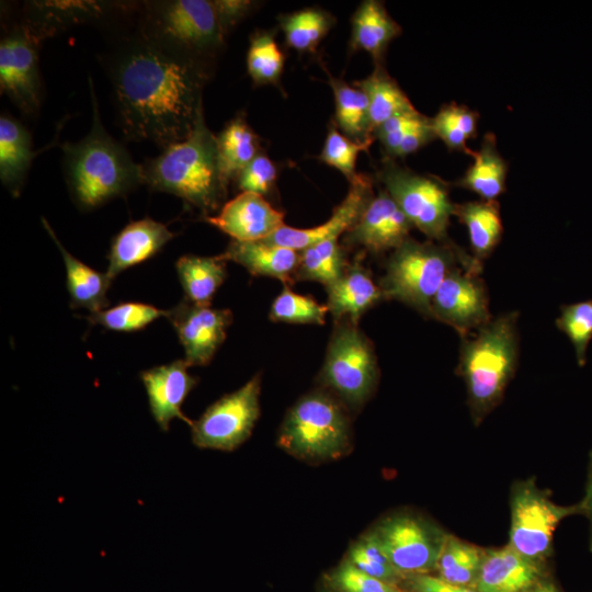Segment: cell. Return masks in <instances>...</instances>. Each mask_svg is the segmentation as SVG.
I'll list each match as a JSON object with an SVG mask.
<instances>
[{
  "label": "cell",
  "mask_w": 592,
  "mask_h": 592,
  "mask_svg": "<svg viewBox=\"0 0 592 592\" xmlns=\"http://www.w3.org/2000/svg\"><path fill=\"white\" fill-rule=\"evenodd\" d=\"M335 105V122L343 135L357 141H374L368 100L357 87H351L341 79L329 75Z\"/></svg>",
  "instance_id": "1f68e13d"
},
{
  "label": "cell",
  "mask_w": 592,
  "mask_h": 592,
  "mask_svg": "<svg viewBox=\"0 0 592 592\" xmlns=\"http://www.w3.org/2000/svg\"><path fill=\"white\" fill-rule=\"evenodd\" d=\"M348 266L343 248L338 239L312 244L299 251L296 281H316L326 287L338 281Z\"/></svg>",
  "instance_id": "e575fe53"
},
{
  "label": "cell",
  "mask_w": 592,
  "mask_h": 592,
  "mask_svg": "<svg viewBox=\"0 0 592 592\" xmlns=\"http://www.w3.org/2000/svg\"><path fill=\"white\" fill-rule=\"evenodd\" d=\"M130 7L129 3L121 2L29 1L25 2L21 22L41 43L78 24H109Z\"/></svg>",
  "instance_id": "2e32d148"
},
{
  "label": "cell",
  "mask_w": 592,
  "mask_h": 592,
  "mask_svg": "<svg viewBox=\"0 0 592 592\" xmlns=\"http://www.w3.org/2000/svg\"><path fill=\"white\" fill-rule=\"evenodd\" d=\"M218 163L224 185L228 189L231 180L259 155L258 135L248 125L242 115L226 124L216 136Z\"/></svg>",
  "instance_id": "4dcf8cb0"
},
{
  "label": "cell",
  "mask_w": 592,
  "mask_h": 592,
  "mask_svg": "<svg viewBox=\"0 0 592 592\" xmlns=\"http://www.w3.org/2000/svg\"><path fill=\"white\" fill-rule=\"evenodd\" d=\"M522 592H561V591L555 585V583L551 580L546 579L542 581L540 583Z\"/></svg>",
  "instance_id": "f907efd6"
},
{
  "label": "cell",
  "mask_w": 592,
  "mask_h": 592,
  "mask_svg": "<svg viewBox=\"0 0 592 592\" xmlns=\"http://www.w3.org/2000/svg\"><path fill=\"white\" fill-rule=\"evenodd\" d=\"M39 45L22 22L7 27L0 41L1 93L27 116H35L42 102Z\"/></svg>",
  "instance_id": "4fadbf2b"
},
{
  "label": "cell",
  "mask_w": 592,
  "mask_h": 592,
  "mask_svg": "<svg viewBox=\"0 0 592 592\" xmlns=\"http://www.w3.org/2000/svg\"><path fill=\"white\" fill-rule=\"evenodd\" d=\"M384 190L396 202L413 227L431 241L454 244L448 238L455 203L446 182L437 177L417 173L387 159L378 172Z\"/></svg>",
  "instance_id": "ba28073f"
},
{
  "label": "cell",
  "mask_w": 592,
  "mask_h": 592,
  "mask_svg": "<svg viewBox=\"0 0 592 592\" xmlns=\"http://www.w3.org/2000/svg\"><path fill=\"white\" fill-rule=\"evenodd\" d=\"M435 138L431 117L425 116L399 138L388 159L403 158L414 153Z\"/></svg>",
  "instance_id": "bcb514c9"
},
{
  "label": "cell",
  "mask_w": 592,
  "mask_h": 592,
  "mask_svg": "<svg viewBox=\"0 0 592 592\" xmlns=\"http://www.w3.org/2000/svg\"><path fill=\"white\" fill-rule=\"evenodd\" d=\"M579 503L582 511L581 515H584L590 523L589 546L590 550L592 551V451L589 454L585 492L584 497Z\"/></svg>",
  "instance_id": "681fc988"
},
{
  "label": "cell",
  "mask_w": 592,
  "mask_h": 592,
  "mask_svg": "<svg viewBox=\"0 0 592 592\" xmlns=\"http://www.w3.org/2000/svg\"><path fill=\"white\" fill-rule=\"evenodd\" d=\"M401 34V26L389 15L383 2L365 0L352 18L350 47L368 53L379 62L392 39Z\"/></svg>",
  "instance_id": "83f0119b"
},
{
  "label": "cell",
  "mask_w": 592,
  "mask_h": 592,
  "mask_svg": "<svg viewBox=\"0 0 592 592\" xmlns=\"http://www.w3.org/2000/svg\"><path fill=\"white\" fill-rule=\"evenodd\" d=\"M517 311L505 312L462 337L456 373L462 376L475 424L502 400L519 362Z\"/></svg>",
  "instance_id": "277c9868"
},
{
  "label": "cell",
  "mask_w": 592,
  "mask_h": 592,
  "mask_svg": "<svg viewBox=\"0 0 592 592\" xmlns=\"http://www.w3.org/2000/svg\"><path fill=\"white\" fill-rule=\"evenodd\" d=\"M350 440V421L341 405L323 391H312L288 410L277 445L299 459L322 462L346 453Z\"/></svg>",
  "instance_id": "52a82bcc"
},
{
  "label": "cell",
  "mask_w": 592,
  "mask_h": 592,
  "mask_svg": "<svg viewBox=\"0 0 592 592\" xmlns=\"http://www.w3.org/2000/svg\"><path fill=\"white\" fill-rule=\"evenodd\" d=\"M328 580L337 592H406L399 585L361 571L348 559L329 574Z\"/></svg>",
  "instance_id": "ee69618b"
},
{
  "label": "cell",
  "mask_w": 592,
  "mask_h": 592,
  "mask_svg": "<svg viewBox=\"0 0 592 592\" xmlns=\"http://www.w3.org/2000/svg\"><path fill=\"white\" fill-rule=\"evenodd\" d=\"M333 23L331 14L317 8L303 9L280 18L287 45L300 53H314Z\"/></svg>",
  "instance_id": "d590c367"
},
{
  "label": "cell",
  "mask_w": 592,
  "mask_h": 592,
  "mask_svg": "<svg viewBox=\"0 0 592 592\" xmlns=\"http://www.w3.org/2000/svg\"><path fill=\"white\" fill-rule=\"evenodd\" d=\"M458 265L477 273L482 270V263L456 243L420 242L409 238L390 253L378 286L385 299L398 300L431 318L435 293Z\"/></svg>",
  "instance_id": "5b68a950"
},
{
  "label": "cell",
  "mask_w": 592,
  "mask_h": 592,
  "mask_svg": "<svg viewBox=\"0 0 592 592\" xmlns=\"http://www.w3.org/2000/svg\"><path fill=\"white\" fill-rule=\"evenodd\" d=\"M454 216L466 226L474 258L482 263L496 249L503 235L498 201L455 203Z\"/></svg>",
  "instance_id": "f1b7e54d"
},
{
  "label": "cell",
  "mask_w": 592,
  "mask_h": 592,
  "mask_svg": "<svg viewBox=\"0 0 592 592\" xmlns=\"http://www.w3.org/2000/svg\"><path fill=\"white\" fill-rule=\"evenodd\" d=\"M277 177L274 162L263 153L257 157L236 178L237 186L242 192L263 196L273 187Z\"/></svg>",
  "instance_id": "f6af8a7d"
},
{
  "label": "cell",
  "mask_w": 592,
  "mask_h": 592,
  "mask_svg": "<svg viewBox=\"0 0 592 592\" xmlns=\"http://www.w3.org/2000/svg\"><path fill=\"white\" fill-rule=\"evenodd\" d=\"M29 129L7 113L0 117V179L12 195L19 196L33 157Z\"/></svg>",
  "instance_id": "484cf974"
},
{
  "label": "cell",
  "mask_w": 592,
  "mask_h": 592,
  "mask_svg": "<svg viewBox=\"0 0 592 592\" xmlns=\"http://www.w3.org/2000/svg\"><path fill=\"white\" fill-rule=\"evenodd\" d=\"M136 27L167 52L203 68V57L217 50L225 38L209 0L137 3Z\"/></svg>",
  "instance_id": "8992f818"
},
{
  "label": "cell",
  "mask_w": 592,
  "mask_h": 592,
  "mask_svg": "<svg viewBox=\"0 0 592 592\" xmlns=\"http://www.w3.org/2000/svg\"><path fill=\"white\" fill-rule=\"evenodd\" d=\"M474 162L453 184L477 194L482 201H498L505 191L508 163L497 147L493 133L483 135L480 147L468 153Z\"/></svg>",
  "instance_id": "4316f807"
},
{
  "label": "cell",
  "mask_w": 592,
  "mask_h": 592,
  "mask_svg": "<svg viewBox=\"0 0 592 592\" xmlns=\"http://www.w3.org/2000/svg\"><path fill=\"white\" fill-rule=\"evenodd\" d=\"M479 274L462 266L454 267L431 303V318L452 327L460 338L492 319L486 284Z\"/></svg>",
  "instance_id": "5bb4252c"
},
{
  "label": "cell",
  "mask_w": 592,
  "mask_h": 592,
  "mask_svg": "<svg viewBox=\"0 0 592 592\" xmlns=\"http://www.w3.org/2000/svg\"><path fill=\"white\" fill-rule=\"evenodd\" d=\"M556 326L567 335L573 345L578 364L583 366L592 340V299L562 305Z\"/></svg>",
  "instance_id": "b9f144b4"
},
{
  "label": "cell",
  "mask_w": 592,
  "mask_h": 592,
  "mask_svg": "<svg viewBox=\"0 0 592 592\" xmlns=\"http://www.w3.org/2000/svg\"><path fill=\"white\" fill-rule=\"evenodd\" d=\"M166 318L178 334L186 363L205 366L225 341L234 317L229 309L195 305L184 298L167 310Z\"/></svg>",
  "instance_id": "9a60e30c"
},
{
  "label": "cell",
  "mask_w": 592,
  "mask_h": 592,
  "mask_svg": "<svg viewBox=\"0 0 592 592\" xmlns=\"http://www.w3.org/2000/svg\"><path fill=\"white\" fill-rule=\"evenodd\" d=\"M224 35H226L251 10L252 2L244 0H214Z\"/></svg>",
  "instance_id": "c3c4849f"
},
{
  "label": "cell",
  "mask_w": 592,
  "mask_h": 592,
  "mask_svg": "<svg viewBox=\"0 0 592 592\" xmlns=\"http://www.w3.org/2000/svg\"><path fill=\"white\" fill-rule=\"evenodd\" d=\"M284 67V55L273 35L257 32L250 39L247 69L255 84H276Z\"/></svg>",
  "instance_id": "f35d334b"
},
{
  "label": "cell",
  "mask_w": 592,
  "mask_h": 592,
  "mask_svg": "<svg viewBox=\"0 0 592 592\" xmlns=\"http://www.w3.org/2000/svg\"><path fill=\"white\" fill-rule=\"evenodd\" d=\"M354 84L365 93L368 100L371 123L374 130L394 116L418 111L398 83L380 65H377L368 77Z\"/></svg>",
  "instance_id": "d6a6232c"
},
{
  "label": "cell",
  "mask_w": 592,
  "mask_h": 592,
  "mask_svg": "<svg viewBox=\"0 0 592 592\" xmlns=\"http://www.w3.org/2000/svg\"><path fill=\"white\" fill-rule=\"evenodd\" d=\"M485 548L449 534L436 563V576L460 587L474 588Z\"/></svg>",
  "instance_id": "836d02e7"
},
{
  "label": "cell",
  "mask_w": 592,
  "mask_h": 592,
  "mask_svg": "<svg viewBox=\"0 0 592 592\" xmlns=\"http://www.w3.org/2000/svg\"><path fill=\"white\" fill-rule=\"evenodd\" d=\"M42 224L61 253L70 307L84 308L90 314L106 309L110 304L106 295L112 282L106 273L95 271L69 253L44 217Z\"/></svg>",
  "instance_id": "d4e9b609"
},
{
  "label": "cell",
  "mask_w": 592,
  "mask_h": 592,
  "mask_svg": "<svg viewBox=\"0 0 592 592\" xmlns=\"http://www.w3.org/2000/svg\"><path fill=\"white\" fill-rule=\"evenodd\" d=\"M167 310L152 305L125 301L111 308L90 314L87 319L92 325H98L110 331L134 332L146 328L160 317H166Z\"/></svg>",
  "instance_id": "74e56055"
},
{
  "label": "cell",
  "mask_w": 592,
  "mask_h": 592,
  "mask_svg": "<svg viewBox=\"0 0 592 592\" xmlns=\"http://www.w3.org/2000/svg\"><path fill=\"white\" fill-rule=\"evenodd\" d=\"M92 125L77 143L61 145L66 183L77 207L91 210L143 184L140 164L105 130L89 77Z\"/></svg>",
  "instance_id": "7a4b0ae2"
},
{
  "label": "cell",
  "mask_w": 592,
  "mask_h": 592,
  "mask_svg": "<svg viewBox=\"0 0 592 592\" xmlns=\"http://www.w3.org/2000/svg\"><path fill=\"white\" fill-rule=\"evenodd\" d=\"M412 224L386 190L374 195L357 221L344 234V244L372 254L395 250L410 238Z\"/></svg>",
  "instance_id": "e0dca14e"
},
{
  "label": "cell",
  "mask_w": 592,
  "mask_h": 592,
  "mask_svg": "<svg viewBox=\"0 0 592 592\" xmlns=\"http://www.w3.org/2000/svg\"><path fill=\"white\" fill-rule=\"evenodd\" d=\"M143 184L182 198L203 217L217 210L227 196L218 163L216 136L200 112L190 136L140 163Z\"/></svg>",
  "instance_id": "3957f363"
},
{
  "label": "cell",
  "mask_w": 592,
  "mask_h": 592,
  "mask_svg": "<svg viewBox=\"0 0 592 592\" xmlns=\"http://www.w3.org/2000/svg\"><path fill=\"white\" fill-rule=\"evenodd\" d=\"M544 565L524 557L508 544L485 548L474 589L477 592L525 591L548 579Z\"/></svg>",
  "instance_id": "44dd1931"
},
{
  "label": "cell",
  "mask_w": 592,
  "mask_h": 592,
  "mask_svg": "<svg viewBox=\"0 0 592 592\" xmlns=\"http://www.w3.org/2000/svg\"><path fill=\"white\" fill-rule=\"evenodd\" d=\"M327 312V305L319 304L309 295L297 294L288 285H284L272 303L269 317L274 322L323 325Z\"/></svg>",
  "instance_id": "60d3db41"
},
{
  "label": "cell",
  "mask_w": 592,
  "mask_h": 592,
  "mask_svg": "<svg viewBox=\"0 0 592 592\" xmlns=\"http://www.w3.org/2000/svg\"><path fill=\"white\" fill-rule=\"evenodd\" d=\"M378 378L372 341L349 320L337 321L320 379L343 401L356 408L372 395Z\"/></svg>",
  "instance_id": "30bf717a"
},
{
  "label": "cell",
  "mask_w": 592,
  "mask_h": 592,
  "mask_svg": "<svg viewBox=\"0 0 592 592\" xmlns=\"http://www.w3.org/2000/svg\"><path fill=\"white\" fill-rule=\"evenodd\" d=\"M348 560L361 571L395 585L400 587L406 579L383 551L372 530L353 543Z\"/></svg>",
  "instance_id": "ab89813d"
},
{
  "label": "cell",
  "mask_w": 592,
  "mask_h": 592,
  "mask_svg": "<svg viewBox=\"0 0 592 592\" xmlns=\"http://www.w3.org/2000/svg\"><path fill=\"white\" fill-rule=\"evenodd\" d=\"M235 241H258L284 226V213L261 195L242 192L223 205L217 215L203 218Z\"/></svg>",
  "instance_id": "ffe728a7"
},
{
  "label": "cell",
  "mask_w": 592,
  "mask_h": 592,
  "mask_svg": "<svg viewBox=\"0 0 592 592\" xmlns=\"http://www.w3.org/2000/svg\"><path fill=\"white\" fill-rule=\"evenodd\" d=\"M174 237L151 218L130 221L112 239L106 275L112 281L123 271L155 257Z\"/></svg>",
  "instance_id": "7402d4cb"
},
{
  "label": "cell",
  "mask_w": 592,
  "mask_h": 592,
  "mask_svg": "<svg viewBox=\"0 0 592 592\" xmlns=\"http://www.w3.org/2000/svg\"><path fill=\"white\" fill-rule=\"evenodd\" d=\"M373 196L371 179L364 174H356L350 182L346 196L334 208L328 220L319 226L304 229L284 225L263 240L301 251L318 242L338 239L353 227Z\"/></svg>",
  "instance_id": "ac0fdd59"
},
{
  "label": "cell",
  "mask_w": 592,
  "mask_h": 592,
  "mask_svg": "<svg viewBox=\"0 0 592 592\" xmlns=\"http://www.w3.org/2000/svg\"><path fill=\"white\" fill-rule=\"evenodd\" d=\"M372 531L392 566L406 578L435 571L448 535L430 519L402 511L382 519Z\"/></svg>",
  "instance_id": "8fae6325"
},
{
  "label": "cell",
  "mask_w": 592,
  "mask_h": 592,
  "mask_svg": "<svg viewBox=\"0 0 592 592\" xmlns=\"http://www.w3.org/2000/svg\"><path fill=\"white\" fill-rule=\"evenodd\" d=\"M373 141L357 143L338 130L329 127L320 160L339 170L351 182L355 177V167L360 152L367 151Z\"/></svg>",
  "instance_id": "7bdbcfd3"
},
{
  "label": "cell",
  "mask_w": 592,
  "mask_h": 592,
  "mask_svg": "<svg viewBox=\"0 0 592 592\" xmlns=\"http://www.w3.org/2000/svg\"><path fill=\"white\" fill-rule=\"evenodd\" d=\"M511 525L508 545L524 557L545 563L553 554L554 535L562 520L582 514L580 503L560 505L534 478L515 481L510 491Z\"/></svg>",
  "instance_id": "9c48e42d"
},
{
  "label": "cell",
  "mask_w": 592,
  "mask_h": 592,
  "mask_svg": "<svg viewBox=\"0 0 592 592\" xmlns=\"http://www.w3.org/2000/svg\"><path fill=\"white\" fill-rule=\"evenodd\" d=\"M403 585L406 592H477L474 588L456 585L431 573L408 576Z\"/></svg>",
  "instance_id": "7dc6e473"
},
{
  "label": "cell",
  "mask_w": 592,
  "mask_h": 592,
  "mask_svg": "<svg viewBox=\"0 0 592 592\" xmlns=\"http://www.w3.org/2000/svg\"><path fill=\"white\" fill-rule=\"evenodd\" d=\"M261 377L212 403L191 424L192 441L200 448L234 451L252 433L260 415Z\"/></svg>",
  "instance_id": "7c38bea8"
},
{
  "label": "cell",
  "mask_w": 592,
  "mask_h": 592,
  "mask_svg": "<svg viewBox=\"0 0 592 592\" xmlns=\"http://www.w3.org/2000/svg\"><path fill=\"white\" fill-rule=\"evenodd\" d=\"M479 114L464 104L455 102L443 105L434 117H431L436 138H440L449 150L466 155L469 139L477 136Z\"/></svg>",
  "instance_id": "8d00e7d4"
},
{
  "label": "cell",
  "mask_w": 592,
  "mask_h": 592,
  "mask_svg": "<svg viewBox=\"0 0 592 592\" xmlns=\"http://www.w3.org/2000/svg\"><path fill=\"white\" fill-rule=\"evenodd\" d=\"M189 366L183 358L140 373L151 415L162 431L169 430L173 419H180L190 426L193 422L182 412L184 400L198 382L189 373Z\"/></svg>",
  "instance_id": "d6986e66"
},
{
  "label": "cell",
  "mask_w": 592,
  "mask_h": 592,
  "mask_svg": "<svg viewBox=\"0 0 592 592\" xmlns=\"http://www.w3.org/2000/svg\"><path fill=\"white\" fill-rule=\"evenodd\" d=\"M224 261H234L255 276H267L291 286L299 264V251L272 244L264 240L235 241L219 254Z\"/></svg>",
  "instance_id": "cb8c5ba5"
},
{
  "label": "cell",
  "mask_w": 592,
  "mask_h": 592,
  "mask_svg": "<svg viewBox=\"0 0 592 592\" xmlns=\"http://www.w3.org/2000/svg\"><path fill=\"white\" fill-rule=\"evenodd\" d=\"M362 262L363 255L360 254L348 264L338 281L326 287L328 311L335 321L349 320L357 325L364 312L385 299L380 287Z\"/></svg>",
  "instance_id": "603a6c76"
},
{
  "label": "cell",
  "mask_w": 592,
  "mask_h": 592,
  "mask_svg": "<svg viewBox=\"0 0 592 592\" xmlns=\"http://www.w3.org/2000/svg\"><path fill=\"white\" fill-rule=\"evenodd\" d=\"M101 61L127 139L164 149L190 136L203 110L205 68L172 55L137 27L116 36Z\"/></svg>",
  "instance_id": "6da1fadb"
},
{
  "label": "cell",
  "mask_w": 592,
  "mask_h": 592,
  "mask_svg": "<svg viewBox=\"0 0 592 592\" xmlns=\"http://www.w3.org/2000/svg\"><path fill=\"white\" fill-rule=\"evenodd\" d=\"M185 299L201 306H209L227 277L226 261L216 257L186 254L175 263Z\"/></svg>",
  "instance_id": "f546056e"
}]
</instances>
